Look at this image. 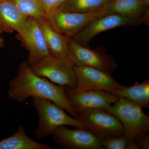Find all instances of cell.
<instances>
[{"instance_id":"1","label":"cell","mask_w":149,"mask_h":149,"mask_svg":"<svg viewBox=\"0 0 149 149\" xmlns=\"http://www.w3.org/2000/svg\"><path fill=\"white\" fill-rule=\"evenodd\" d=\"M8 97L23 102L29 97L47 99L56 104L74 118L77 114L65 94L63 86L35 74L27 62L19 65L17 75L10 81Z\"/></svg>"},{"instance_id":"2","label":"cell","mask_w":149,"mask_h":149,"mask_svg":"<svg viewBox=\"0 0 149 149\" xmlns=\"http://www.w3.org/2000/svg\"><path fill=\"white\" fill-rule=\"evenodd\" d=\"M32 104L39 117L38 125L34 133L37 139L52 136L56 128L64 125L87 130L80 118L70 117L62 107L49 100L34 97Z\"/></svg>"},{"instance_id":"3","label":"cell","mask_w":149,"mask_h":149,"mask_svg":"<svg viewBox=\"0 0 149 149\" xmlns=\"http://www.w3.org/2000/svg\"><path fill=\"white\" fill-rule=\"evenodd\" d=\"M112 104L106 109L121 123L123 135L131 139L149 133V116L144 113L141 107L122 97L118 98Z\"/></svg>"},{"instance_id":"4","label":"cell","mask_w":149,"mask_h":149,"mask_svg":"<svg viewBox=\"0 0 149 149\" xmlns=\"http://www.w3.org/2000/svg\"><path fill=\"white\" fill-rule=\"evenodd\" d=\"M149 14L141 17H134L118 13L106 15L93 20L72 37L81 45L87 47L95 36L100 33L120 26L148 25Z\"/></svg>"},{"instance_id":"5","label":"cell","mask_w":149,"mask_h":149,"mask_svg":"<svg viewBox=\"0 0 149 149\" xmlns=\"http://www.w3.org/2000/svg\"><path fill=\"white\" fill-rule=\"evenodd\" d=\"M68 49L70 60L75 66L91 67L111 74L117 68V63L103 47L92 49L78 44L72 37H70Z\"/></svg>"},{"instance_id":"6","label":"cell","mask_w":149,"mask_h":149,"mask_svg":"<svg viewBox=\"0 0 149 149\" xmlns=\"http://www.w3.org/2000/svg\"><path fill=\"white\" fill-rule=\"evenodd\" d=\"M77 117L85 124L86 129L99 139L123 135V127L119 120L104 109L85 110L77 113Z\"/></svg>"},{"instance_id":"7","label":"cell","mask_w":149,"mask_h":149,"mask_svg":"<svg viewBox=\"0 0 149 149\" xmlns=\"http://www.w3.org/2000/svg\"><path fill=\"white\" fill-rule=\"evenodd\" d=\"M32 72L62 86L74 88L77 85L73 64L51 55L43 58L37 64L29 66Z\"/></svg>"},{"instance_id":"8","label":"cell","mask_w":149,"mask_h":149,"mask_svg":"<svg viewBox=\"0 0 149 149\" xmlns=\"http://www.w3.org/2000/svg\"><path fill=\"white\" fill-rule=\"evenodd\" d=\"M67 99L76 113L89 109H107L117 101V96L101 90L80 91L63 86Z\"/></svg>"},{"instance_id":"9","label":"cell","mask_w":149,"mask_h":149,"mask_svg":"<svg viewBox=\"0 0 149 149\" xmlns=\"http://www.w3.org/2000/svg\"><path fill=\"white\" fill-rule=\"evenodd\" d=\"M99 16L98 10L77 13L56 10L51 13L47 19L55 31L70 38L74 37Z\"/></svg>"},{"instance_id":"10","label":"cell","mask_w":149,"mask_h":149,"mask_svg":"<svg viewBox=\"0 0 149 149\" xmlns=\"http://www.w3.org/2000/svg\"><path fill=\"white\" fill-rule=\"evenodd\" d=\"M78 91L101 90L111 93L122 87L113 79L111 74L100 70L88 66L73 65Z\"/></svg>"},{"instance_id":"11","label":"cell","mask_w":149,"mask_h":149,"mask_svg":"<svg viewBox=\"0 0 149 149\" xmlns=\"http://www.w3.org/2000/svg\"><path fill=\"white\" fill-rule=\"evenodd\" d=\"M52 136L56 143L67 149H102L100 139L83 128L70 129L65 125L56 128Z\"/></svg>"},{"instance_id":"12","label":"cell","mask_w":149,"mask_h":149,"mask_svg":"<svg viewBox=\"0 0 149 149\" xmlns=\"http://www.w3.org/2000/svg\"><path fill=\"white\" fill-rule=\"evenodd\" d=\"M20 38L24 47L29 51L27 62L29 66L37 64L44 58L50 55L36 19L28 17L25 31Z\"/></svg>"},{"instance_id":"13","label":"cell","mask_w":149,"mask_h":149,"mask_svg":"<svg viewBox=\"0 0 149 149\" xmlns=\"http://www.w3.org/2000/svg\"><path fill=\"white\" fill-rule=\"evenodd\" d=\"M37 21L44 35L50 55L58 59L72 62L68 49L69 38L55 31L47 19H37Z\"/></svg>"},{"instance_id":"14","label":"cell","mask_w":149,"mask_h":149,"mask_svg":"<svg viewBox=\"0 0 149 149\" xmlns=\"http://www.w3.org/2000/svg\"><path fill=\"white\" fill-rule=\"evenodd\" d=\"M27 18L10 0H0V27L3 32L15 31L21 37L25 31Z\"/></svg>"},{"instance_id":"15","label":"cell","mask_w":149,"mask_h":149,"mask_svg":"<svg viewBox=\"0 0 149 149\" xmlns=\"http://www.w3.org/2000/svg\"><path fill=\"white\" fill-rule=\"evenodd\" d=\"M99 17L111 13H118L131 17H141L149 14V7L139 0H111L99 10Z\"/></svg>"},{"instance_id":"16","label":"cell","mask_w":149,"mask_h":149,"mask_svg":"<svg viewBox=\"0 0 149 149\" xmlns=\"http://www.w3.org/2000/svg\"><path fill=\"white\" fill-rule=\"evenodd\" d=\"M111 94L118 97L124 98L141 108L149 107V80L142 83L136 82L130 87H122L112 92Z\"/></svg>"},{"instance_id":"17","label":"cell","mask_w":149,"mask_h":149,"mask_svg":"<svg viewBox=\"0 0 149 149\" xmlns=\"http://www.w3.org/2000/svg\"><path fill=\"white\" fill-rule=\"evenodd\" d=\"M49 145L40 143L27 136L24 126L20 125L13 136L0 141V149H51Z\"/></svg>"},{"instance_id":"18","label":"cell","mask_w":149,"mask_h":149,"mask_svg":"<svg viewBox=\"0 0 149 149\" xmlns=\"http://www.w3.org/2000/svg\"><path fill=\"white\" fill-rule=\"evenodd\" d=\"M111 0H67L57 10L70 12L86 13L100 9Z\"/></svg>"},{"instance_id":"19","label":"cell","mask_w":149,"mask_h":149,"mask_svg":"<svg viewBox=\"0 0 149 149\" xmlns=\"http://www.w3.org/2000/svg\"><path fill=\"white\" fill-rule=\"evenodd\" d=\"M19 12L27 17L47 19L41 0H10Z\"/></svg>"},{"instance_id":"20","label":"cell","mask_w":149,"mask_h":149,"mask_svg":"<svg viewBox=\"0 0 149 149\" xmlns=\"http://www.w3.org/2000/svg\"><path fill=\"white\" fill-rule=\"evenodd\" d=\"M102 149H139L133 139L124 135L100 139Z\"/></svg>"},{"instance_id":"21","label":"cell","mask_w":149,"mask_h":149,"mask_svg":"<svg viewBox=\"0 0 149 149\" xmlns=\"http://www.w3.org/2000/svg\"><path fill=\"white\" fill-rule=\"evenodd\" d=\"M139 149H149V136L148 133L137 135L131 138Z\"/></svg>"},{"instance_id":"22","label":"cell","mask_w":149,"mask_h":149,"mask_svg":"<svg viewBox=\"0 0 149 149\" xmlns=\"http://www.w3.org/2000/svg\"><path fill=\"white\" fill-rule=\"evenodd\" d=\"M41 1L48 19L52 13L53 0H41Z\"/></svg>"},{"instance_id":"23","label":"cell","mask_w":149,"mask_h":149,"mask_svg":"<svg viewBox=\"0 0 149 149\" xmlns=\"http://www.w3.org/2000/svg\"><path fill=\"white\" fill-rule=\"evenodd\" d=\"M67 1V0H53L52 13L53 12L57 10L62 5Z\"/></svg>"},{"instance_id":"24","label":"cell","mask_w":149,"mask_h":149,"mask_svg":"<svg viewBox=\"0 0 149 149\" xmlns=\"http://www.w3.org/2000/svg\"><path fill=\"white\" fill-rule=\"evenodd\" d=\"M140 2L146 7H149V0H139Z\"/></svg>"},{"instance_id":"25","label":"cell","mask_w":149,"mask_h":149,"mask_svg":"<svg viewBox=\"0 0 149 149\" xmlns=\"http://www.w3.org/2000/svg\"><path fill=\"white\" fill-rule=\"evenodd\" d=\"M4 46V40L3 37L0 35V48L3 47Z\"/></svg>"},{"instance_id":"26","label":"cell","mask_w":149,"mask_h":149,"mask_svg":"<svg viewBox=\"0 0 149 149\" xmlns=\"http://www.w3.org/2000/svg\"><path fill=\"white\" fill-rule=\"evenodd\" d=\"M3 32L2 29L1 27H0V35H1V34H2Z\"/></svg>"}]
</instances>
